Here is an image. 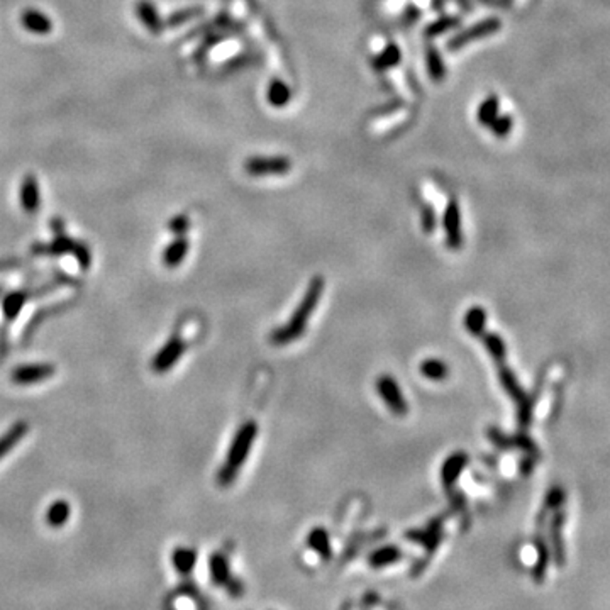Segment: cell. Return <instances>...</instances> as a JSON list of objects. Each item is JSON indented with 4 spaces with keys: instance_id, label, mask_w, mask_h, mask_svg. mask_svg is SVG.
Instances as JSON below:
<instances>
[{
    "instance_id": "obj_3",
    "label": "cell",
    "mask_w": 610,
    "mask_h": 610,
    "mask_svg": "<svg viewBox=\"0 0 610 610\" xmlns=\"http://www.w3.org/2000/svg\"><path fill=\"white\" fill-rule=\"evenodd\" d=\"M377 391L391 414H395V416H405V414L409 412L407 400L404 399L402 390H400L397 380H395L394 377L390 375L378 377Z\"/></svg>"
},
{
    "instance_id": "obj_17",
    "label": "cell",
    "mask_w": 610,
    "mask_h": 610,
    "mask_svg": "<svg viewBox=\"0 0 610 610\" xmlns=\"http://www.w3.org/2000/svg\"><path fill=\"white\" fill-rule=\"evenodd\" d=\"M26 431H28V424H26V422H19V424L12 427L4 438H0V458L6 456V454L19 443L22 436L26 434Z\"/></svg>"
},
{
    "instance_id": "obj_25",
    "label": "cell",
    "mask_w": 610,
    "mask_h": 610,
    "mask_svg": "<svg viewBox=\"0 0 610 610\" xmlns=\"http://www.w3.org/2000/svg\"><path fill=\"white\" fill-rule=\"evenodd\" d=\"M400 61V50L395 44H390L386 50L382 53L380 56H377V60L373 61V65H375L377 70H384V68H390V66H395Z\"/></svg>"
},
{
    "instance_id": "obj_19",
    "label": "cell",
    "mask_w": 610,
    "mask_h": 610,
    "mask_svg": "<svg viewBox=\"0 0 610 610\" xmlns=\"http://www.w3.org/2000/svg\"><path fill=\"white\" fill-rule=\"evenodd\" d=\"M498 97L490 95L482 102L478 109V121L482 126H492V122L498 117Z\"/></svg>"
},
{
    "instance_id": "obj_11",
    "label": "cell",
    "mask_w": 610,
    "mask_h": 610,
    "mask_svg": "<svg viewBox=\"0 0 610 610\" xmlns=\"http://www.w3.org/2000/svg\"><path fill=\"white\" fill-rule=\"evenodd\" d=\"M136 14L151 34L163 33L164 22L162 21V17H159L157 6H154L151 0H140V2L136 4Z\"/></svg>"
},
{
    "instance_id": "obj_27",
    "label": "cell",
    "mask_w": 610,
    "mask_h": 610,
    "mask_svg": "<svg viewBox=\"0 0 610 610\" xmlns=\"http://www.w3.org/2000/svg\"><path fill=\"white\" fill-rule=\"evenodd\" d=\"M200 12H202V9L195 7V9H185V11H178L173 12V14L168 16V19L164 24L170 26V28H177V26L184 24V22L194 19V17H197Z\"/></svg>"
},
{
    "instance_id": "obj_22",
    "label": "cell",
    "mask_w": 610,
    "mask_h": 610,
    "mask_svg": "<svg viewBox=\"0 0 610 610\" xmlns=\"http://www.w3.org/2000/svg\"><path fill=\"white\" fill-rule=\"evenodd\" d=\"M211 575L216 585H224L229 580V564L222 554H214L211 558Z\"/></svg>"
},
{
    "instance_id": "obj_7",
    "label": "cell",
    "mask_w": 610,
    "mask_h": 610,
    "mask_svg": "<svg viewBox=\"0 0 610 610\" xmlns=\"http://www.w3.org/2000/svg\"><path fill=\"white\" fill-rule=\"evenodd\" d=\"M56 368L51 364H22L11 373L12 382L17 385H33L53 377Z\"/></svg>"
},
{
    "instance_id": "obj_6",
    "label": "cell",
    "mask_w": 610,
    "mask_h": 610,
    "mask_svg": "<svg viewBox=\"0 0 610 610\" xmlns=\"http://www.w3.org/2000/svg\"><path fill=\"white\" fill-rule=\"evenodd\" d=\"M290 159L282 157H255L244 163V170L253 177L263 175H283L290 170Z\"/></svg>"
},
{
    "instance_id": "obj_26",
    "label": "cell",
    "mask_w": 610,
    "mask_h": 610,
    "mask_svg": "<svg viewBox=\"0 0 610 610\" xmlns=\"http://www.w3.org/2000/svg\"><path fill=\"white\" fill-rule=\"evenodd\" d=\"M288 99H290V90H288V87L285 85V83L278 82V80H275L273 83H271L268 88V100L273 105H283L287 104Z\"/></svg>"
},
{
    "instance_id": "obj_10",
    "label": "cell",
    "mask_w": 610,
    "mask_h": 610,
    "mask_svg": "<svg viewBox=\"0 0 610 610\" xmlns=\"http://www.w3.org/2000/svg\"><path fill=\"white\" fill-rule=\"evenodd\" d=\"M468 460H470L468 454L463 451L453 453L451 456H448L446 460H444L443 466H441V480H443L444 487L449 488L456 483V480L460 478L461 471L466 468V465H468Z\"/></svg>"
},
{
    "instance_id": "obj_28",
    "label": "cell",
    "mask_w": 610,
    "mask_h": 610,
    "mask_svg": "<svg viewBox=\"0 0 610 610\" xmlns=\"http://www.w3.org/2000/svg\"><path fill=\"white\" fill-rule=\"evenodd\" d=\"M24 305V295L22 293H12L4 300V312H6L7 319H14L19 310Z\"/></svg>"
},
{
    "instance_id": "obj_12",
    "label": "cell",
    "mask_w": 610,
    "mask_h": 610,
    "mask_svg": "<svg viewBox=\"0 0 610 610\" xmlns=\"http://www.w3.org/2000/svg\"><path fill=\"white\" fill-rule=\"evenodd\" d=\"M22 28L33 34H50L53 31V22L46 14L38 9H26L21 14Z\"/></svg>"
},
{
    "instance_id": "obj_4",
    "label": "cell",
    "mask_w": 610,
    "mask_h": 610,
    "mask_svg": "<svg viewBox=\"0 0 610 610\" xmlns=\"http://www.w3.org/2000/svg\"><path fill=\"white\" fill-rule=\"evenodd\" d=\"M498 377H500V384L504 386L507 394L510 395L515 402H519V422L520 426H527L531 422V399L525 395L522 386L517 382V378L514 377V373L509 368L500 367L498 369Z\"/></svg>"
},
{
    "instance_id": "obj_18",
    "label": "cell",
    "mask_w": 610,
    "mask_h": 610,
    "mask_svg": "<svg viewBox=\"0 0 610 610\" xmlns=\"http://www.w3.org/2000/svg\"><path fill=\"white\" fill-rule=\"evenodd\" d=\"M195 561H197V553L194 549H186V547H178L173 551V564L180 573L192 572Z\"/></svg>"
},
{
    "instance_id": "obj_15",
    "label": "cell",
    "mask_w": 610,
    "mask_h": 610,
    "mask_svg": "<svg viewBox=\"0 0 610 610\" xmlns=\"http://www.w3.org/2000/svg\"><path fill=\"white\" fill-rule=\"evenodd\" d=\"M419 369H421L422 377H426L427 380H433V382H443L444 378L449 375L448 364L439 358L424 359V362L421 363V367H419Z\"/></svg>"
},
{
    "instance_id": "obj_24",
    "label": "cell",
    "mask_w": 610,
    "mask_h": 610,
    "mask_svg": "<svg viewBox=\"0 0 610 610\" xmlns=\"http://www.w3.org/2000/svg\"><path fill=\"white\" fill-rule=\"evenodd\" d=\"M483 345L487 346L488 353L492 354V358L495 359V362H504L505 359V345L504 340H502L500 336H497V334L488 332L483 334Z\"/></svg>"
},
{
    "instance_id": "obj_13",
    "label": "cell",
    "mask_w": 610,
    "mask_h": 610,
    "mask_svg": "<svg viewBox=\"0 0 610 610\" xmlns=\"http://www.w3.org/2000/svg\"><path fill=\"white\" fill-rule=\"evenodd\" d=\"M21 206L24 209L26 212L34 214L38 211L39 206H41V194H39V185L38 182H36L34 175H26L24 180H22L21 185Z\"/></svg>"
},
{
    "instance_id": "obj_16",
    "label": "cell",
    "mask_w": 610,
    "mask_h": 610,
    "mask_svg": "<svg viewBox=\"0 0 610 610\" xmlns=\"http://www.w3.org/2000/svg\"><path fill=\"white\" fill-rule=\"evenodd\" d=\"M485 324H487V314L482 307L475 305L468 309V312L465 315V327L471 336H480L483 332Z\"/></svg>"
},
{
    "instance_id": "obj_2",
    "label": "cell",
    "mask_w": 610,
    "mask_h": 610,
    "mask_svg": "<svg viewBox=\"0 0 610 610\" xmlns=\"http://www.w3.org/2000/svg\"><path fill=\"white\" fill-rule=\"evenodd\" d=\"M256 434H258V426L253 421H249L246 424L239 427V431L234 436L233 443H231L229 453H227L224 465H222V468L219 470V475H217V482H219V485H222V487L231 485L236 480L239 470H241L244 461H246L249 451H251V446L253 443H255Z\"/></svg>"
},
{
    "instance_id": "obj_31",
    "label": "cell",
    "mask_w": 610,
    "mask_h": 610,
    "mask_svg": "<svg viewBox=\"0 0 610 610\" xmlns=\"http://www.w3.org/2000/svg\"><path fill=\"white\" fill-rule=\"evenodd\" d=\"M71 251H73L75 256L78 258L80 265H82V266H88V265H90V253H88V249L85 246H83V244H75Z\"/></svg>"
},
{
    "instance_id": "obj_33",
    "label": "cell",
    "mask_w": 610,
    "mask_h": 610,
    "mask_svg": "<svg viewBox=\"0 0 610 610\" xmlns=\"http://www.w3.org/2000/svg\"><path fill=\"white\" fill-rule=\"evenodd\" d=\"M422 226H424V229L427 231V233H431V229H433V227L436 226V221H434V212L431 211V209H426V212H424V219H422Z\"/></svg>"
},
{
    "instance_id": "obj_29",
    "label": "cell",
    "mask_w": 610,
    "mask_h": 610,
    "mask_svg": "<svg viewBox=\"0 0 610 610\" xmlns=\"http://www.w3.org/2000/svg\"><path fill=\"white\" fill-rule=\"evenodd\" d=\"M427 66H429V73L433 78L439 80V78L444 77L443 61H441V58H439L438 51L436 50L427 51Z\"/></svg>"
},
{
    "instance_id": "obj_9",
    "label": "cell",
    "mask_w": 610,
    "mask_h": 610,
    "mask_svg": "<svg viewBox=\"0 0 610 610\" xmlns=\"http://www.w3.org/2000/svg\"><path fill=\"white\" fill-rule=\"evenodd\" d=\"M184 351H185L184 341H182L180 337H177V336L172 337V340L168 341L162 349H159V353L154 356L153 369L157 373L168 372V369H170L173 364H175L178 359L182 358Z\"/></svg>"
},
{
    "instance_id": "obj_8",
    "label": "cell",
    "mask_w": 610,
    "mask_h": 610,
    "mask_svg": "<svg viewBox=\"0 0 610 610\" xmlns=\"http://www.w3.org/2000/svg\"><path fill=\"white\" fill-rule=\"evenodd\" d=\"M444 224V233H446V243L451 249L461 248L463 244V233H461V214L458 204L451 200L448 204L446 211H444L443 217Z\"/></svg>"
},
{
    "instance_id": "obj_34",
    "label": "cell",
    "mask_w": 610,
    "mask_h": 610,
    "mask_svg": "<svg viewBox=\"0 0 610 610\" xmlns=\"http://www.w3.org/2000/svg\"><path fill=\"white\" fill-rule=\"evenodd\" d=\"M449 24H451V22H449V21H443V22H439V24H436V26L433 24V26H431V28H429V31H427V34L433 36V34H439V33H443L444 29H448V26H449Z\"/></svg>"
},
{
    "instance_id": "obj_30",
    "label": "cell",
    "mask_w": 610,
    "mask_h": 610,
    "mask_svg": "<svg viewBox=\"0 0 610 610\" xmlns=\"http://www.w3.org/2000/svg\"><path fill=\"white\" fill-rule=\"evenodd\" d=\"M490 127H492V131L495 132L497 137H505L512 131V127H514V122H512L510 115L505 114L502 115V117H497Z\"/></svg>"
},
{
    "instance_id": "obj_32",
    "label": "cell",
    "mask_w": 610,
    "mask_h": 610,
    "mask_svg": "<svg viewBox=\"0 0 610 610\" xmlns=\"http://www.w3.org/2000/svg\"><path fill=\"white\" fill-rule=\"evenodd\" d=\"M186 227H189V219H186L185 216H178L170 222V229L173 233H178V234L185 233Z\"/></svg>"
},
{
    "instance_id": "obj_21",
    "label": "cell",
    "mask_w": 610,
    "mask_h": 610,
    "mask_svg": "<svg viewBox=\"0 0 610 610\" xmlns=\"http://www.w3.org/2000/svg\"><path fill=\"white\" fill-rule=\"evenodd\" d=\"M309 546L312 547V549L317 551V553L322 556V558H329L331 556V545H329V536L327 532L324 531V529H314L312 532L309 534Z\"/></svg>"
},
{
    "instance_id": "obj_5",
    "label": "cell",
    "mask_w": 610,
    "mask_h": 610,
    "mask_svg": "<svg viewBox=\"0 0 610 610\" xmlns=\"http://www.w3.org/2000/svg\"><path fill=\"white\" fill-rule=\"evenodd\" d=\"M500 28H502V22L498 21L497 17H492V19H485L482 22H478V24L471 26L470 29L463 31V33L454 36L451 41H449V50H460V48L476 41V39L487 38V36H492V34L498 33Z\"/></svg>"
},
{
    "instance_id": "obj_14",
    "label": "cell",
    "mask_w": 610,
    "mask_h": 610,
    "mask_svg": "<svg viewBox=\"0 0 610 610\" xmlns=\"http://www.w3.org/2000/svg\"><path fill=\"white\" fill-rule=\"evenodd\" d=\"M186 253H189V241H186L185 238H177L175 241L168 244V248L164 249L163 263L167 266H170V268H175V266L184 261Z\"/></svg>"
},
{
    "instance_id": "obj_23",
    "label": "cell",
    "mask_w": 610,
    "mask_h": 610,
    "mask_svg": "<svg viewBox=\"0 0 610 610\" xmlns=\"http://www.w3.org/2000/svg\"><path fill=\"white\" fill-rule=\"evenodd\" d=\"M400 556H402V553H400L399 547L385 546L372 554L369 563H372L373 567H385V564H391L395 563V561H399Z\"/></svg>"
},
{
    "instance_id": "obj_20",
    "label": "cell",
    "mask_w": 610,
    "mask_h": 610,
    "mask_svg": "<svg viewBox=\"0 0 610 610\" xmlns=\"http://www.w3.org/2000/svg\"><path fill=\"white\" fill-rule=\"evenodd\" d=\"M70 517V505L65 500H58L53 504L46 512V520L48 524L53 527H60L63 525Z\"/></svg>"
},
{
    "instance_id": "obj_1",
    "label": "cell",
    "mask_w": 610,
    "mask_h": 610,
    "mask_svg": "<svg viewBox=\"0 0 610 610\" xmlns=\"http://www.w3.org/2000/svg\"><path fill=\"white\" fill-rule=\"evenodd\" d=\"M322 278H314L312 282L309 283V288H307L304 297H302V302L298 304L295 312L292 314V317L288 319V322L282 327L275 329V331L270 334V341L273 342V345H288V342L298 340V337L305 332L307 322H309L310 315H312L315 307L319 304V298L322 295Z\"/></svg>"
}]
</instances>
